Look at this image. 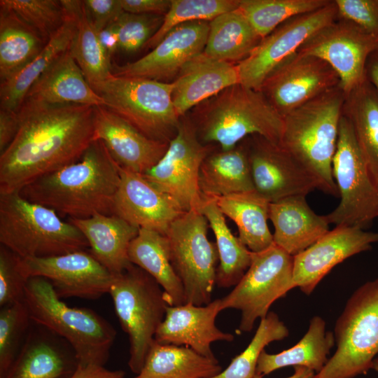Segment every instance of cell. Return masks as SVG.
I'll return each mask as SVG.
<instances>
[{"mask_svg": "<svg viewBox=\"0 0 378 378\" xmlns=\"http://www.w3.org/2000/svg\"><path fill=\"white\" fill-rule=\"evenodd\" d=\"M365 75L378 92V48L368 59Z\"/></svg>", "mask_w": 378, "mask_h": 378, "instance_id": "53", "label": "cell"}, {"mask_svg": "<svg viewBox=\"0 0 378 378\" xmlns=\"http://www.w3.org/2000/svg\"><path fill=\"white\" fill-rule=\"evenodd\" d=\"M47 41L14 13L0 8V80L29 63Z\"/></svg>", "mask_w": 378, "mask_h": 378, "instance_id": "39", "label": "cell"}, {"mask_svg": "<svg viewBox=\"0 0 378 378\" xmlns=\"http://www.w3.org/2000/svg\"><path fill=\"white\" fill-rule=\"evenodd\" d=\"M377 48L378 37L337 18L311 36L297 52L326 62L337 74L346 94L365 79L368 59Z\"/></svg>", "mask_w": 378, "mask_h": 378, "instance_id": "15", "label": "cell"}, {"mask_svg": "<svg viewBox=\"0 0 378 378\" xmlns=\"http://www.w3.org/2000/svg\"><path fill=\"white\" fill-rule=\"evenodd\" d=\"M120 182V167L100 140L76 162L45 175L19 192L25 199L69 218L112 214Z\"/></svg>", "mask_w": 378, "mask_h": 378, "instance_id": "2", "label": "cell"}, {"mask_svg": "<svg viewBox=\"0 0 378 378\" xmlns=\"http://www.w3.org/2000/svg\"><path fill=\"white\" fill-rule=\"evenodd\" d=\"M24 100L104 106V100L88 83L69 50L57 58L38 78Z\"/></svg>", "mask_w": 378, "mask_h": 378, "instance_id": "28", "label": "cell"}, {"mask_svg": "<svg viewBox=\"0 0 378 378\" xmlns=\"http://www.w3.org/2000/svg\"><path fill=\"white\" fill-rule=\"evenodd\" d=\"M378 242V233L351 226H335L309 248L293 256V283L310 295L337 265L370 250Z\"/></svg>", "mask_w": 378, "mask_h": 378, "instance_id": "20", "label": "cell"}, {"mask_svg": "<svg viewBox=\"0 0 378 378\" xmlns=\"http://www.w3.org/2000/svg\"><path fill=\"white\" fill-rule=\"evenodd\" d=\"M372 369H373L378 373V356L374 359L372 362Z\"/></svg>", "mask_w": 378, "mask_h": 378, "instance_id": "55", "label": "cell"}, {"mask_svg": "<svg viewBox=\"0 0 378 378\" xmlns=\"http://www.w3.org/2000/svg\"><path fill=\"white\" fill-rule=\"evenodd\" d=\"M332 171L340 200L326 215L328 223L365 229L378 217V189L371 180L352 125L343 114Z\"/></svg>", "mask_w": 378, "mask_h": 378, "instance_id": "12", "label": "cell"}, {"mask_svg": "<svg viewBox=\"0 0 378 378\" xmlns=\"http://www.w3.org/2000/svg\"><path fill=\"white\" fill-rule=\"evenodd\" d=\"M89 19L99 33L124 12L121 0H84Z\"/></svg>", "mask_w": 378, "mask_h": 378, "instance_id": "48", "label": "cell"}, {"mask_svg": "<svg viewBox=\"0 0 378 378\" xmlns=\"http://www.w3.org/2000/svg\"><path fill=\"white\" fill-rule=\"evenodd\" d=\"M31 318L24 303L1 307L0 378H4L19 354L31 328Z\"/></svg>", "mask_w": 378, "mask_h": 378, "instance_id": "44", "label": "cell"}, {"mask_svg": "<svg viewBox=\"0 0 378 378\" xmlns=\"http://www.w3.org/2000/svg\"><path fill=\"white\" fill-rule=\"evenodd\" d=\"M20 127L17 111L0 108V154L12 143Z\"/></svg>", "mask_w": 378, "mask_h": 378, "instance_id": "50", "label": "cell"}, {"mask_svg": "<svg viewBox=\"0 0 378 378\" xmlns=\"http://www.w3.org/2000/svg\"><path fill=\"white\" fill-rule=\"evenodd\" d=\"M17 112L19 130L0 154V194L78 162L96 140L92 106L24 100Z\"/></svg>", "mask_w": 378, "mask_h": 378, "instance_id": "1", "label": "cell"}, {"mask_svg": "<svg viewBox=\"0 0 378 378\" xmlns=\"http://www.w3.org/2000/svg\"><path fill=\"white\" fill-rule=\"evenodd\" d=\"M340 84L337 74L326 62L296 52L271 72L259 91L284 118Z\"/></svg>", "mask_w": 378, "mask_h": 378, "instance_id": "17", "label": "cell"}, {"mask_svg": "<svg viewBox=\"0 0 378 378\" xmlns=\"http://www.w3.org/2000/svg\"><path fill=\"white\" fill-rule=\"evenodd\" d=\"M62 2L75 20V33L69 50L94 91L112 74V64L102 50L98 33L89 19L83 1Z\"/></svg>", "mask_w": 378, "mask_h": 378, "instance_id": "38", "label": "cell"}, {"mask_svg": "<svg viewBox=\"0 0 378 378\" xmlns=\"http://www.w3.org/2000/svg\"><path fill=\"white\" fill-rule=\"evenodd\" d=\"M0 8L14 13L47 41L66 18L62 1L57 0H1Z\"/></svg>", "mask_w": 378, "mask_h": 378, "instance_id": "43", "label": "cell"}, {"mask_svg": "<svg viewBox=\"0 0 378 378\" xmlns=\"http://www.w3.org/2000/svg\"><path fill=\"white\" fill-rule=\"evenodd\" d=\"M172 83L173 103L181 118L191 108L240 83V78L237 64L202 52L185 64Z\"/></svg>", "mask_w": 378, "mask_h": 378, "instance_id": "24", "label": "cell"}, {"mask_svg": "<svg viewBox=\"0 0 378 378\" xmlns=\"http://www.w3.org/2000/svg\"><path fill=\"white\" fill-rule=\"evenodd\" d=\"M289 331L278 315L268 312L260 319L258 328L249 344L218 374L210 378H253L259 357L265 347L288 336Z\"/></svg>", "mask_w": 378, "mask_h": 378, "instance_id": "41", "label": "cell"}, {"mask_svg": "<svg viewBox=\"0 0 378 378\" xmlns=\"http://www.w3.org/2000/svg\"><path fill=\"white\" fill-rule=\"evenodd\" d=\"M338 18L334 0L312 12L286 20L262 38L251 53L237 64L240 84L260 90L267 77L296 53L314 33Z\"/></svg>", "mask_w": 378, "mask_h": 378, "instance_id": "14", "label": "cell"}, {"mask_svg": "<svg viewBox=\"0 0 378 378\" xmlns=\"http://www.w3.org/2000/svg\"><path fill=\"white\" fill-rule=\"evenodd\" d=\"M326 327L321 317L314 316L307 332L295 345L276 354L263 350L258 361L255 374L262 377L290 365L302 366L319 372L328 360V355L335 344L333 332L327 331Z\"/></svg>", "mask_w": 378, "mask_h": 378, "instance_id": "34", "label": "cell"}, {"mask_svg": "<svg viewBox=\"0 0 378 378\" xmlns=\"http://www.w3.org/2000/svg\"><path fill=\"white\" fill-rule=\"evenodd\" d=\"M269 219L274 227V243L292 256L309 248L330 230L326 216L316 214L304 195L271 202Z\"/></svg>", "mask_w": 378, "mask_h": 378, "instance_id": "26", "label": "cell"}, {"mask_svg": "<svg viewBox=\"0 0 378 378\" xmlns=\"http://www.w3.org/2000/svg\"><path fill=\"white\" fill-rule=\"evenodd\" d=\"M261 40L237 8L209 22L208 38L203 52L217 59L238 64L251 53Z\"/></svg>", "mask_w": 378, "mask_h": 378, "instance_id": "36", "label": "cell"}, {"mask_svg": "<svg viewBox=\"0 0 378 378\" xmlns=\"http://www.w3.org/2000/svg\"><path fill=\"white\" fill-rule=\"evenodd\" d=\"M130 262L150 275L162 288L169 306L186 303L183 284L172 265L169 240L157 231L139 228L130 243Z\"/></svg>", "mask_w": 378, "mask_h": 378, "instance_id": "30", "label": "cell"}, {"mask_svg": "<svg viewBox=\"0 0 378 378\" xmlns=\"http://www.w3.org/2000/svg\"><path fill=\"white\" fill-rule=\"evenodd\" d=\"M68 378H125V372L122 370H111L101 365L78 364Z\"/></svg>", "mask_w": 378, "mask_h": 378, "instance_id": "51", "label": "cell"}, {"mask_svg": "<svg viewBox=\"0 0 378 378\" xmlns=\"http://www.w3.org/2000/svg\"><path fill=\"white\" fill-rule=\"evenodd\" d=\"M202 199L200 211L214 232L218 254L216 284L220 288L235 286L250 266L252 252L232 234L215 200Z\"/></svg>", "mask_w": 378, "mask_h": 378, "instance_id": "37", "label": "cell"}, {"mask_svg": "<svg viewBox=\"0 0 378 378\" xmlns=\"http://www.w3.org/2000/svg\"><path fill=\"white\" fill-rule=\"evenodd\" d=\"M199 188L204 197L255 190L244 140L232 149L211 152L205 158L200 170Z\"/></svg>", "mask_w": 378, "mask_h": 378, "instance_id": "29", "label": "cell"}, {"mask_svg": "<svg viewBox=\"0 0 378 378\" xmlns=\"http://www.w3.org/2000/svg\"><path fill=\"white\" fill-rule=\"evenodd\" d=\"M344 99L339 85L286 115L279 144L312 176L317 189L336 197L332 163Z\"/></svg>", "mask_w": 378, "mask_h": 378, "instance_id": "3", "label": "cell"}, {"mask_svg": "<svg viewBox=\"0 0 378 378\" xmlns=\"http://www.w3.org/2000/svg\"><path fill=\"white\" fill-rule=\"evenodd\" d=\"M108 293L120 325L129 337L128 365L139 374L169 305L158 283L133 264L115 276Z\"/></svg>", "mask_w": 378, "mask_h": 378, "instance_id": "9", "label": "cell"}, {"mask_svg": "<svg viewBox=\"0 0 378 378\" xmlns=\"http://www.w3.org/2000/svg\"><path fill=\"white\" fill-rule=\"evenodd\" d=\"M220 299L199 306L186 302L168 306L164 320L155 335V341L162 344L185 346L198 354L218 361L211 349L217 341L232 342L234 335L220 330L216 318L220 310Z\"/></svg>", "mask_w": 378, "mask_h": 378, "instance_id": "23", "label": "cell"}, {"mask_svg": "<svg viewBox=\"0 0 378 378\" xmlns=\"http://www.w3.org/2000/svg\"><path fill=\"white\" fill-rule=\"evenodd\" d=\"M335 354L314 378H354L378 356V278L356 290L336 321Z\"/></svg>", "mask_w": 378, "mask_h": 378, "instance_id": "7", "label": "cell"}, {"mask_svg": "<svg viewBox=\"0 0 378 378\" xmlns=\"http://www.w3.org/2000/svg\"><path fill=\"white\" fill-rule=\"evenodd\" d=\"M172 0H121L125 12L134 14L163 15L169 10Z\"/></svg>", "mask_w": 378, "mask_h": 378, "instance_id": "49", "label": "cell"}, {"mask_svg": "<svg viewBox=\"0 0 378 378\" xmlns=\"http://www.w3.org/2000/svg\"><path fill=\"white\" fill-rule=\"evenodd\" d=\"M135 378H139L138 376H136Z\"/></svg>", "mask_w": 378, "mask_h": 378, "instance_id": "56", "label": "cell"}, {"mask_svg": "<svg viewBox=\"0 0 378 378\" xmlns=\"http://www.w3.org/2000/svg\"><path fill=\"white\" fill-rule=\"evenodd\" d=\"M330 1L240 0L238 8L263 38L290 18L316 10Z\"/></svg>", "mask_w": 378, "mask_h": 378, "instance_id": "40", "label": "cell"}, {"mask_svg": "<svg viewBox=\"0 0 378 378\" xmlns=\"http://www.w3.org/2000/svg\"><path fill=\"white\" fill-rule=\"evenodd\" d=\"M209 31L207 21H192L172 29L150 52L122 65H112L115 76L166 82L177 76L193 57L203 52Z\"/></svg>", "mask_w": 378, "mask_h": 378, "instance_id": "19", "label": "cell"}, {"mask_svg": "<svg viewBox=\"0 0 378 378\" xmlns=\"http://www.w3.org/2000/svg\"><path fill=\"white\" fill-rule=\"evenodd\" d=\"M63 6L66 12L65 20L43 50L23 68L1 81V108L17 111L38 78L57 58L70 49L75 33V20L64 4Z\"/></svg>", "mask_w": 378, "mask_h": 378, "instance_id": "31", "label": "cell"}, {"mask_svg": "<svg viewBox=\"0 0 378 378\" xmlns=\"http://www.w3.org/2000/svg\"><path fill=\"white\" fill-rule=\"evenodd\" d=\"M69 222L82 232L88 241L90 253L113 275L122 273L132 265L128 250L138 234V227L114 214L70 218Z\"/></svg>", "mask_w": 378, "mask_h": 378, "instance_id": "27", "label": "cell"}, {"mask_svg": "<svg viewBox=\"0 0 378 378\" xmlns=\"http://www.w3.org/2000/svg\"><path fill=\"white\" fill-rule=\"evenodd\" d=\"M209 223L197 210L185 212L168 229L172 265L185 291L186 302L202 306L211 302L218 254L209 241Z\"/></svg>", "mask_w": 378, "mask_h": 378, "instance_id": "10", "label": "cell"}, {"mask_svg": "<svg viewBox=\"0 0 378 378\" xmlns=\"http://www.w3.org/2000/svg\"><path fill=\"white\" fill-rule=\"evenodd\" d=\"M314 372L307 368L302 366H295L294 373L286 378H314ZM253 378H262L258 375H255Z\"/></svg>", "mask_w": 378, "mask_h": 378, "instance_id": "54", "label": "cell"}, {"mask_svg": "<svg viewBox=\"0 0 378 378\" xmlns=\"http://www.w3.org/2000/svg\"><path fill=\"white\" fill-rule=\"evenodd\" d=\"M98 38L104 55L111 62L112 56L119 50V38L115 22L100 31Z\"/></svg>", "mask_w": 378, "mask_h": 378, "instance_id": "52", "label": "cell"}, {"mask_svg": "<svg viewBox=\"0 0 378 378\" xmlns=\"http://www.w3.org/2000/svg\"><path fill=\"white\" fill-rule=\"evenodd\" d=\"M212 198L225 216L234 222L239 239L251 252L262 251L274 243L267 223L270 202L255 190Z\"/></svg>", "mask_w": 378, "mask_h": 378, "instance_id": "33", "label": "cell"}, {"mask_svg": "<svg viewBox=\"0 0 378 378\" xmlns=\"http://www.w3.org/2000/svg\"><path fill=\"white\" fill-rule=\"evenodd\" d=\"M244 141L255 190L270 203L317 189L312 176L279 144L259 135Z\"/></svg>", "mask_w": 378, "mask_h": 378, "instance_id": "18", "label": "cell"}, {"mask_svg": "<svg viewBox=\"0 0 378 378\" xmlns=\"http://www.w3.org/2000/svg\"><path fill=\"white\" fill-rule=\"evenodd\" d=\"M0 243L22 258L55 256L89 247L72 223L19 192L0 194Z\"/></svg>", "mask_w": 378, "mask_h": 378, "instance_id": "6", "label": "cell"}, {"mask_svg": "<svg viewBox=\"0 0 378 378\" xmlns=\"http://www.w3.org/2000/svg\"><path fill=\"white\" fill-rule=\"evenodd\" d=\"M342 114L352 125L371 180L378 189V92L366 76L345 94Z\"/></svg>", "mask_w": 378, "mask_h": 378, "instance_id": "32", "label": "cell"}, {"mask_svg": "<svg viewBox=\"0 0 378 378\" xmlns=\"http://www.w3.org/2000/svg\"><path fill=\"white\" fill-rule=\"evenodd\" d=\"M24 303L31 322L64 340L78 364L104 366L116 337L106 319L90 309L68 306L41 276L28 279Z\"/></svg>", "mask_w": 378, "mask_h": 378, "instance_id": "5", "label": "cell"}, {"mask_svg": "<svg viewBox=\"0 0 378 378\" xmlns=\"http://www.w3.org/2000/svg\"><path fill=\"white\" fill-rule=\"evenodd\" d=\"M172 82L111 75L94 89L104 106L148 138L169 144L181 117L172 100Z\"/></svg>", "mask_w": 378, "mask_h": 378, "instance_id": "8", "label": "cell"}, {"mask_svg": "<svg viewBox=\"0 0 378 378\" xmlns=\"http://www.w3.org/2000/svg\"><path fill=\"white\" fill-rule=\"evenodd\" d=\"M29 329L14 362L4 378H68L78 362L69 344L48 329Z\"/></svg>", "mask_w": 378, "mask_h": 378, "instance_id": "25", "label": "cell"}, {"mask_svg": "<svg viewBox=\"0 0 378 378\" xmlns=\"http://www.w3.org/2000/svg\"><path fill=\"white\" fill-rule=\"evenodd\" d=\"M19 267L27 279H47L60 298L98 299L109 293L115 277L86 250L44 258L19 257Z\"/></svg>", "mask_w": 378, "mask_h": 378, "instance_id": "16", "label": "cell"}, {"mask_svg": "<svg viewBox=\"0 0 378 378\" xmlns=\"http://www.w3.org/2000/svg\"><path fill=\"white\" fill-rule=\"evenodd\" d=\"M222 372L218 361L188 346L154 341L139 378H210Z\"/></svg>", "mask_w": 378, "mask_h": 378, "instance_id": "35", "label": "cell"}, {"mask_svg": "<svg viewBox=\"0 0 378 378\" xmlns=\"http://www.w3.org/2000/svg\"><path fill=\"white\" fill-rule=\"evenodd\" d=\"M338 18L378 37V0H334Z\"/></svg>", "mask_w": 378, "mask_h": 378, "instance_id": "47", "label": "cell"}, {"mask_svg": "<svg viewBox=\"0 0 378 378\" xmlns=\"http://www.w3.org/2000/svg\"><path fill=\"white\" fill-rule=\"evenodd\" d=\"M195 108L192 120L205 144L216 143L221 150H228L253 135L279 144L283 117L259 90L238 83Z\"/></svg>", "mask_w": 378, "mask_h": 378, "instance_id": "4", "label": "cell"}, {"mask_svg": "<svg viewBox=\"0 0 378 378\" xmlns=\"http://www.w3.org/2000/svg\"><path fill=\"white\" fill-rule=\"evenodd\" d=\"M211 150V144L199 139L192 120L183 116L164 155L142 175L183 211H200L203 202L199 188L200 170Z\"/></svg>", "mask_w": 378, "mask_h": 378, "instance_id": "13", "label": "cell"}, {"mask_svg": "<svg viewBox=\"0 0 378 378\" xmlns=\"http://www.w3.org/2000/svg\"><path fill=\"white\" fill-rule=\"evenodd\" d=\"M294 288L293 256L273 243L262 251L251 253L248 270L220 299V310H240L238 331L250 332L258 318L267 315L272 303Z\"/></svg>", "mask_w": 378, "mask_h": 378, "instance_id": "11", "label": "cell"}, {"mask_svg": "<svg viewBox=\"0 0 378 378\" xmlns=\"http://www.w3.org/2000/svg\"><path fill=\"white\" fill-rule=\"evenodd\" d=\"M28 279L19 267V256L0 246V307L24 302Z\"/></svg>", "mask_w": 378, "mask_h": 378, "instance_id": "46", "label": "cell"}, {"mask_svg": "<svg viewBox=\"0 0 378 378\" xmlns=\"http://www.w3.org/2000/svg\"><path fill=\"white\" fill-rule=\"evenodd\" d=\"M120 174L112 214L139 229L152 230L165 235L172 223L185 211L142 174L121 168Z\"/></svg>", "mask_w": 378, "mask_h": 378, "instance_id": "21", "label": "cell"}, {"mask_svg": "<svg viewBox=\"0 0 378 378\" xmlns=\"http://www.w3.org/2000/svg\"><path fill=\"white\" fill-rule=\"evenodd\" d=\"M96 140L122 169L143 174L166 153L169 144L151 139L104 106H94Z\"/></svg>", "mask_w": 378, "mask_h": 378, "instance_id": "22", "label": "cell"}, {"mask_svg": "<svg viewBox=\"0 0 378 378\" xmlns=\"http://www.w3.org/2000/svg\"><path fill=\"white\" fill-rule=\"evenodd\" d=\"M240 0H172L155 34L144 48L153 49L174 27L192 21H211L239 7Z\"/></svg>", "mask_w": 378, "mask_h": 378, "instance_id": "42", "label": "cell"}, {"mask_svg": "<svg viewBox=\"0 0 378 378\" xmlns=\"http://www.w3.org/2000/svg\"><path fill=\"white\" fill-rule=\"evenodd\" d=\"M163 17L157 15L134 14L123 12L116 20L119 50L134 53L144 48L155 34Z\"/></svg>", "mask_w": 378, "mask_h": 378, "instance_id": "45", "label": "cell"}]
</instances>
